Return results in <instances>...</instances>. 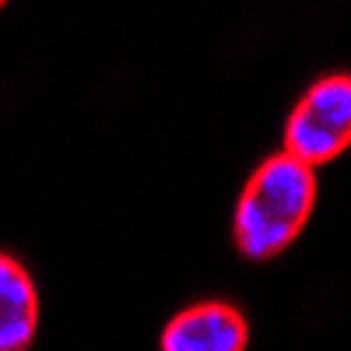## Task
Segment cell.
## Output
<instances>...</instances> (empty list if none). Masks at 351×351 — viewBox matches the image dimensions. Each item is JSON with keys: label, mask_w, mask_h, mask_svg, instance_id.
Listing matches in <instances>:
<instances>
[{"label": "cell", "mask_w": 351, "mask_h": 351, "mask_svg": "<svg viewBox=\"0 0 351 351\" xmlns=\"http://www.w3.org/2000/svg\"><path fill=\"white\" fill-rule=\"evenodd\" d=\"M316 208V172L291 152L263 162L236 204V246L246 260H274L302 236Z\"/></svg>", "instance_id": "1"}, {"label": "cell", "mask_w": 351, "mask_h": 351, "mask_svg": "<svg viewBox=\"0 0 351 351\" xmlns=\"http://www.w3.org/2000/svg\"><path fill=\"white\" fill-rule=\"evenodd\" d=\"M351 148V74H330L309 84L285 123V152L327 165Z\"/></svg>", "instance_id": "2"}, {"label": "cell", "mask_w": 351, "mask_h": 351, "mask_svg": "<svg viewBox=\"0 0 351 351\" xmlns=\"http://www.w3.org/2000/svg\"><path fill=\"white\" fill-rule=\"evenodd\" d=\"M250 324L225 302H200L169 319L162 330V351H246Z\"/></svg>", "instance_id": "3"}, {"label": "cell", "mask_w": 351, "mask_h": 351, "mask_svg": "<svg viewBox=\"0 0 351 351\" xmlns=\"http://www.w3.org/2000/svg\"><path fill=\"white\" fill-rule=\"evenodd\" d=\"M0 351H28L39 327V295L14 256L0 260Z\"/></svg>", "instance_id": "4"}, {"label": "cell", "mask_w": 351, "mask_h": 351, "mask_svg": "<svg viewBox=\"0 0 351 351\" xmlns=\"http://www.w3.org/2000/svg\"><path fill=\"white\" fill-rule=\"evenodd\" d=\"M0 4H8V0H0Z\"/></svg>", "instance_id": "5"}]
</instances>
